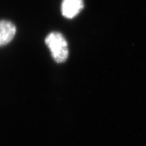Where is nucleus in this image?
Listing matches in <instances>:
<instances>
[{
	"instance_id": "obj_3",
	"label": "nucleus",
	"mask_w": 146,
	"mask_h": 146,
	"mask_svg": "<svg viewBox=\"0 0 146 146\" xmlns=\"http://www.w3.org/2000/svg\"><path fill=\"white\" fill-rule=\"evenodd\" d=\"M16 31V27L11 21L0 20V47L10 43L15 36Z\"/></svg>"
},
{
	"instance_id": "obj_2",
	"label": "nucleus",
	"mask_w": 146,
	"mask_h": 146,
	"mask_svg": "<svg viewBox=\"0 0 146 146\" xmlns=\"http://www.w3.org/2000/svg\"><path fill=\"white\" fill-rule=\"evenodd\" d=\"M84 7L83 0H63L61 11L64 17L71 19L78 15Z\"/></svg>"
},
{
	"instance_id": "obj_1",
	"label": "nucleus",
	"mask_w": 146,
	"mask_h": 146,
	"mask_svg": "<svg viewBox=\"0 0 146 146\" xmlns=\"http://www.w3.org/2000/svg\"><path fill=\"white\" fill-rule=\"evenodd\" d=\"M45 43L50 49L55 62L61 63L67 60L69 54L68 43L62 34L58 32L50 33L45 38Z\"/></svg>"
}]
</instances>
